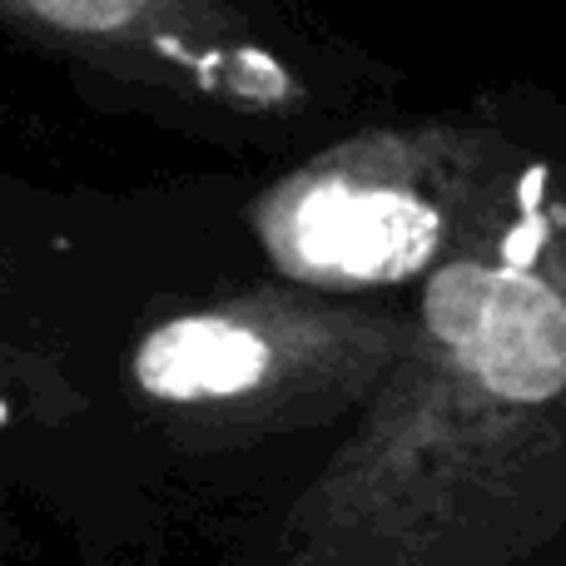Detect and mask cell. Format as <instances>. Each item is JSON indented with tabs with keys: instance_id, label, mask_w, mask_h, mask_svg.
Returning <instances> with one entry per match:
<instances>
[{
	"instance_id": "cell-1",
	"label": "cell",
	"mask_w": 566,
	"mask_h": 566,
	"mask_svg": "<svg viewBox=\"0 0 566 566\" xmlns=\"http://www.w3.org/2000/svg\"><path fill=\"white\" fill-rule=\"evenodd\" d=\"M388 343V323L303 298L229 303L159 323L135 353V382L149 402L214 428H289L353 398Z\"/></svg>"
},
{
	"instance_id": "cell-3",
	"label": "cell",
	"mask_w": 566,
	"mask_h": 566,
	"mask_svg": "<svg viewBox=\"0 0 566 566\" xmlns=\"http://www.w3.org/2000/svg\"><path fill=\"white\" fill-rule=\"evenodd\" d=\"M20 15L129 70L169 75L179 90L244 115L298 105L289 60L224 6V0H10Z\"/></svg>"
},
{
	"instance_id": "cell-2",
	"label": "cell",
	"mask_w": 566,
	"mask_h": 566,
	"mask_svg": "<svg viewBox=\"0 0 566 566\" xmlns=\"http://www.w3.org/2000/svg\"><path fill=\"white\" fill-rule=\"evenodd\" d=\"M478 209V149L378 139L303 169L264 209V244L293 279L378 289L432 269Z\"/></svg>"
}]
</instances>
